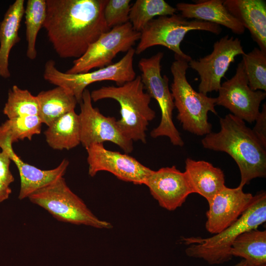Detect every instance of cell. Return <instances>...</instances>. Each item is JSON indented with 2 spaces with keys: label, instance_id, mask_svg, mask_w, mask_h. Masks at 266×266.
I'll list each match as a JSON object with an SVG mask.
<instances>
[{
  "label": "cell",
  "instance_id": "2",
  "mask_svg": "<svg viewBox=\"0 0 266 266\" xmlns=\"http://www.w3.org/2000/svg\"><path fill=\"white\" fill-rule=\"evenodd\" d=\"M220 130L206 134L201 139L203 147L223 152L238 166L239 187L243 188L256 178L266 176V147L244 121L229 114L220 119Z\"/></svg>",
  "mask_w": 266,
  "mask_h": 266
},
{
  "label": "cell",
  "instance_id": "3",
  "mask_svg": "<svg viewBox=\"0 0 266 266\" xmlns=\"http://www.w3.org/2000/svg\"><path fill=\"white\" fill-rule=\"evenodd\" d=\"M266 221V193L261 191L253 196L249 206L239 218L228 227L214 235L182 237L189 245L185 250L190 257L201 259L210 265L220 264L231 260L230 251L235 239L246 231L257 229Z\"/></svg>",
  "mask_w": 266,
  "mask_h": 266
},
{
  "label": "cell",
  "instance_id": "22",
  "mask_svg": "<svg viewBox=\"0 0 266 266\" xmlns=\"http://www.w3.org/2000/svg\"><path fill=\"white\" fill-rule=\"evenodd\" d=\"M48 145L55 150H69L80 143L79 115L72 110L54 122L44 133Z\"/></svg>",
  "mask_w": 266,
  "mask_h": 266
},
{
  "label": "cell",
  "instance_id": "19",
  "mask_svg": "<svg viewBox=\"0 0 266 266\" xmlns=\"http://www.w3.org/2000/svg\"><path fill=\"white\" fill-rule=\"evenodd\" d=\"M223 0H203L196 1L195 3L178 2L177 11L186 19L207 22L224 26L237 34H242L245 28L227 10Z\"/></svg>",
  "mask_w": 266,
  "mask_h": 266
},
{
  "label": "cell",
  "instance_id": "10",
  "mask_svg": "<svg viewBox=\"0 0 266 266\" xmlns=\"http://www.w3.org/2000/svg\"><path fill=\"white\" fill-rule=\"evenodd\" d=\"M140 36V33L135 31L130 22L115 27L101 34L81 57L73 61L66 72L85 73L110 65L119 53L127 52Z\"/></svg>",
  "mask_w": 266,
  "mask_h": 266
},
{
  "label": "cell",
  "instance_id": "12",
  "mask_svg": "<svg viewBox=\"0 0 266 266\" xmlns=\"http://www.w3.org/2000/svg\"><path fill=\"white\" fill-rule=\"evenodd\" d=\"M245 54L241 41L238 38L226 35L216 41L212 52L198 60H191L189 67L196 70L200 76L199 91L206 95L218 92L222 78L235 57Z\"/></svg>",
  "mask_w": 266,
  "mask_h": 266
},
{
  "label": "cell",
  "instance_id": "24",
  "mask_svg": "<svg viewBox=\"0 0 266 266\" xmlns=\"http://www.w3.org/2000/svg\"><path fill=\"white\" fill-rule=\"evenodd\" d=\"M230 253L242 258L247 266L266 264V231L251 230L240 234L233 241Z\"/></svg>",
  "mask_w": 266,
  "mask_h": 266
},
{
  "label": "cell",
  "instance_id": "30",
  "mask_svg": "<svg viewBox=\"0 0 266 266\" xmlns=\"http://www.w3.org/2000/svg\"><path fill=\"white\" fill-rule=\"evenodd\" d=\"M131 1L130 0H107L103 17L109 29L129 22Z\"/></svg>",
  "mask_w": 266,
  "mask_h": 266
},
{
  "label": "cell",
  "instance_id": "28",
  "mask_svg": "<svg viewBox=\"0 0 266 266\" xmlns=\"http://www.w3.org/2000/svg\"><path fill=\"white\" fill-rule=\"evenodd\" d=\"M42 122L38 115L24 116L8 119L0 125V136L17 142L40 133Z\"/></svg>",
  "mask_w": 266,
  "mask_h": 266
},
{
  "label": "cell",
  "instance_id": "13",
  "mask_svg": "<svg viewBox=\"0 0 266 266\" xmlns=\"http://www.w3.org/2000/svg\"><path fill=\"white\" fill-rule=\"evenodd\" d=\"M218 92L216 105L225 107L231 114L250 123L255 121L260 112V104L266 97V92L250 89L242 61L237 65L234 75L223 82Z\"/></svg>",
  "mask_w": 266,
  "mask_h": 266
},
{
  "label": "cell",
  "instance_id": "1",
  "mask_svg": "<svg viewBox=\"0 0 266 266\" xmlns=\"http://www.w3.org/2000/svg\"><path fill=\"white\" fill-rule=\"evenodd\" d=\"M43 27L62 58L81 57L89 47L109 29L103 17L107 0H46Z\"/></svg>",
  "mask_w": 266,
  "mask_h": 266
},
{
  "label": "cell",
  "instance_id": "5",
  "mask_svg": "<svg viewBox=\"0 0 266 266\" xmlns=\"http://www.w3.org/2000/svg\"><path fill=\"white\" fill-rule=\"evenodd\" d=\"M189 67L188 62L178 58H175L170 67L173 80L170 90L178 112L177 119L184 130L197 135H205L212 129L208 113L217 114L215 109L216 99L193 89L186 77Z\"/></svg>",
  "mask_w": 266,
  "mask_h": 266
},
{
  "label": "cell",
  "instance_id": "16",
  "mask_svg": "<svg viewBox=\"0 0 266 266\" xmlns=\"http://www.w3.org/2000/svg\"><path fill=\"white\" fill-rule=\"evenodd\" d=\"M144 185L159 205L169 211L181 206L194 193L185 172L174 166L152 170Z\"/></svg>",
  "mask_w": 266,
  "mask_h": 266
},
{
  "label": "cell",
  "instance_id": "21",
  "mask_svg": "<svg viewBox=\"0 0 266 266\" xmlns=\"http://www.w3.org/2000/svg\"><path fill=\"white\" fill-rule=\"evenodd\" d=\"M24 0L10 4L0 22V77H10L9 58L12 48L20 40L19 31L25 12Z\"/></svg>",
  "mask_w": 266,
  "mask_h": 266
},
{
  "label": "cell",
  "instance_id": "29",
  "mask_svg": "<svg viewBox=\"0 0 266 266\" xmlns=\"http://www.w3.org/2000/svg\"><path fill=\"white\" fill-rule=\"evenodd\" d=\"M242 56L244 69L253 91H266V52L254 48Z\"/></svg>",
  "mask_w": 266,
  "mask_h": 266
},
{
  "label": "cell",
  "instance_id": "11",
  "mask_svg": "<svg viewBox=\"0 0 266 266\" xmlns=\"http://www.w3.org/2000/svg\"><path fill=\"white\" fill-rule=\"evenodd\" d=\"M90 92L86 89L79 103L80 143L86 148L95 143L109 141L120 147L126 154L133 150V141L120 130L114 117L106 116L92 105Z\"/></svg>",
  "mask_w": 266,
  "mask_h": 266
},
{
  "label": "cell",
  "instance_id": "4",
  "mask_svg": "<svg viewBox=\"0 0 266 266\" xmlns=\"http://www.w3.org/2000/svg\"><path fill=\"white\" fill-rule=\"evenodd\" d=\"M92 101L110 99L120 106L121 118L117 120L122 133L133 141L146 142V132L156 116L150 106L151 98L144 91L140 75L119 86H102L90 93Z\"/></svg>",
  "mask_w": 266,
  "mask_h": 266
},
{
  "label": "cell",
  "instance_id": "18",
  "mask_svg": "<svg viewBox=\"0 0 266 266\" xmlns=\"http://www.w3.org/2000/svg\"><path fill=\"white\" fill-rule=\"evenodd\" d=\"M224 5L266 52V2L263 0H225Z\"/></svg>",
  "mask_w": 266,
  "mask_h": 266
},
{
  "label": "cell",
  "instance_id": "17",
  "mask_svg": "<svg viewBox=\"0 0 266 266\" xmlns=\"http://www.w3.org/2000/svg\"><path fill=\"white\" fill-rule=\"evenodd\" d=\"M0 148L8 155L18 170L20 178L18 199L20 200L28 198L36 191L63 177L69 165V161L64 159L57 167L49 170H42L24 162L14 152L12 144L8 143Z\"/></svg>",
  "mask_w": 266,
  "mask_h": 266
},
{
  "label": "cell",
  "instance_id": "6",
  "mask_svg": "<svg viewBox=\"0 0 266 266\" xmlns=\"http://www.w3.org/2000/svg\"><path fill=\"white\" fill-rule=\"evenodd\" d=\"M33 203L47 211L58 221L98 229H111V224L98 218L67 186L64 177L32 194Z\"/></svg>",
  "mask_w": 266,
  "mask_h": 266
},
{
  "label": "cell",
  "instance_id": "14",
  "mask_svg": "<svg viewBox=\"0 0 266 266\" xmlns=\"http://www.w3.org/2000/svg\"><path fill=\"white\" fill-rule=\"evenodd\" d=\"M88 174L95 176L101 171L111 173L118 179L135 185H144L152 170L127 154L109 150L103 143L92 144L86 148Z\"/></svg>",
  "mask_w": 266,
  "mask_h": 266
},
{
  "label": "cell",
  "instance_id": "15",
  "mask_svg": "<svg viewBox=\"0 0 266 266\" xmlns=\"http://www.w3.org/2000/svg\"><path fill=\"white\" fill-rule=\"evenodd\" d=\"M253 196L245 193L243 188L225 186L208 202L205 229L217 234L228 227L242 214L251 203Z\"/></svg>",
  "mask_w": 266,
  "mask_h": 266
},
{
  "label": "cell",
  "instance_id": "23",
  "mask_svg": "<svg viewBox=\"0 0 266 266\" xmlns=\"http://www.w3.org/2000/svg\"><path fill=\"white\" fill-rule=\"evenodd\" d=\"M39 104V117L48 127L67 113L74 110L77 101L64 88L56 87L39 92L36 96Z\"/></svg>",
  "mask_w": 266,
  "mask_h": 266
},
{
  "label": "cell",
  "instance_id": "32",
  "mask_svg": "<svg viewBox=\"0 0 266 266\" xmlns=\"http://www.w3.org/2000/svg\"><path fill=\"white\" fill-rule=\"evenodd\" d=\"M11 161L5 151L0 152V179L9 185L14 181V177L9 168Z\"/></svg>",
  "mask_w": 266,
  "mask_h": 266
},
{
  "label": "cell",
  "instance_id": "9",
  "mask_svg": "<svg viewBox=\"0 0 266 266\" xmlns=\"http://www.w3.org/2000/svg\"><path fill=\"white\" fill-rule=\"evenodd\" d=\"M163 52H158L149 58H142L138 62L141 72L140 77L144 90L157 102L161 113L159 125L152 130L151 136L167 137L175 146H183L184 141L172 120L174 108L173 99L169 88V79L166 75L161 74V61Z\"/></svg>",
  "mask_w": 266,
  "mask_h": 266
},
{
  "label": "cell",
  "instance_id": "31",
  "mask_svg": "<svg viewBox=\"0 0 266 266\" xmlns=\"http://www.w3.org/2000/svg\"><path fill=\"white\" fill-rule=\"evenodd\" d=\"M256 124L252 129L254 133L266 147V104H263L262 109L260 112L256 119Z\"/></svg>",
  "mask_w": 266,
  "mask_h": 266
},
{
  "label": "cell",
  "instance_id": "25",
  "mask_svg": "<svg viewBox=\"0 0 266 266\" xmlns=\"http://www.w3.org/2000/svg\"><path fill=\"white\" fill-rule=\"evenodd\" d=\"M176 11L175 7L164 0H137L131 6L129 22L135 31L140 33L155 17L172 15Z\"/></svg>",
  "mask_w": 266,
  "mask_h": 266
},
{
  "label": "cell",
  "instance_id": "33",
  "mask_svg": "<svg viewBox=\"0 0 266 266\" xmlns=\"http://www.w3.org/2000/svg\"><path fill=\"white\" fill-rule=\"evenodd\" d=\"M11 192L10 185L0 179V203L8 199Z\"/></svg>",
  "mask_w": 266,
  "mask_h": 266
},
{
  "label": "cell",
  "instance_id": "27",
  "mask_svg": "<svg viewBox=\"0 0 266 266\" xmlns=\"http://www.w3.org/2000/svg\"><path fill=\"white\" fill-rule=\"evenodd\" d=\"M39 104L36 96L26 89L14 85L8 92L3 113L8 119L39 115Z\"/></svg>",
  "mask_w": 266,
  "mask_h": 266
},
{
  "label": "cell",
  "instance_id": "7",
  "mask_svg": "<svg viewBox=\"0 0 266 266\" xmlns=\"http://www.w3.org/2000/svg\"><path fill=\"white\" fill-rule=\"evenodd\" d=\"M204 31L218 35L221 26L198 20H188L181 15L159 16L150 21L140 32L135 54L139 55L148 48L157 45L166 47L174 53L175 58L189 62L191 57L184 53L180 44L188 32Z\"/></svg>",
  "mask_w": 266,
  "mask_h": 266
},
{
  "label": "cell",
  "instance_id": "20",
  "mask_svg": "<svg viewBox=\"0 0 266 266\" xmlns=\"http://www.w3.org/2000/svg\"><path fill=\"white\" fill-rule=\"evenodd\" d=\"M185 169L194 193L207 201L226 186L223 170L209 162L188 158L185 160Z\"/></svg>",
  "mask_w": 266,
  "mask_h": 266
},
{
  "label": "cell",
  "instance_id": "8",
  "mask_svg": "<svg viewBox=\"0 0 266 266\" xmlns=\"http://www.w3.org/2000/svg\"><path fill=\"white\" fill-rule=\"evenodd\" d=\"M134 54L135 49L132 48L114 64L93 71L75 74L60 71L54 61L49 60L44 65L43 78L50 83L67 90L80 103L84 90L92 83L111 81L119 86L133 80L136 76L133 65Z\"/></svg>",
  "mask_w": 266,
  "mask_h": 266
},
{
  "label": "cell",
  "instance_id": "35",
  "mask_svg": "<svg viewBox=\"0 0 266 266\" xmlns=\"http://www.w3.org/2000/svg\"><path fill=\"white\" fill-rule=\"evenodd\" d=\"M259 266H266V265H263Z\"/></svg>",
  "mask_w": 266,
  "mask_h": 266
},
{
  "label": "cell",
  "instance_id": "26",
  "mask_svg": "<svg viewBox=\"0 0 266 266\" xmlns=\"http://www.w3.org/2000/svg\"><path fill=\"white\" fill-rule=\"evenodd\" d=\"M46 0H28L25 7L26 38L27 42L26 55L30 60L37 56L36 38L43 27L46 16Z\"/></svg>",
  "mask_w": 266,
  "mask_h": 266
},
{
  "label": "cell",
  "instance_id": "34",
  "mask_svg": "<svg viewBox=\"0 0 266 266\" xmlns=\"http://www.w3.org/2000/svg\"><path fill=\"white\" fill-rule=\"evenodd\" d=\"M233 266H247L246 262L243 260Z\"/></svg>",
  "mask_w": 266,
  "mask_h": 266
}]
</instances>
